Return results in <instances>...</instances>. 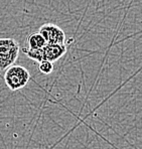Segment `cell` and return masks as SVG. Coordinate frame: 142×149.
Segmentation results:
<instances>
[{
	"instance_id": "1",
	"label": "cell",
	"mask_w": 142,
	"mask_h": 149,
	"mask_svg": "<svg viewBox=\"0 0 142 149\" xmlns=\"http://www.w3.org/2000/svg\"><path fill=\"white\" fill-rule=\"evenodd\" d=\"M31 79L30 74L24 67L12 65L5 70L4 82L11 91H18L24 88Z\"/></svg>"
},
{
	"instance_id": "2",
	"label": "cell",
	"mask_w": 142,
	"mask_h": 149,
	"mask_svg": "<svg viewBox=\"0 0 142 149\" xmlns=\"http://www.w3.org/2000/svg\"><path fill=\"white\" fill-rule=\"evenodd\" d=\"M20 47L15 39L0 38V71H5L14 65L18 58Z\"/></svg>"
},
{
	"instance_id": "3",
	"label": "cell",
	"mask_w": 142,
	"mask_h": 149,
	"mask_svg": "<svg viewBox=\"0 0 142 149\" xmlns=\"http://www.w3.org/2000/svg\"><path fill=\"white\" fill-rule=\"evenodd\" d=\"M38 32L42 36L47 43H65V31L60 26L52 23L41 25Z\"/></svg>"
},
{
	"instance_id": "4",
	"label": "cell",
	"mask_w": 142,
	"mask_h": 149,
	"mask_svg": "<svg viewBox=\"0 0 142 149\" xmlns=\"http://www.w3.org/2000/svg\"><path fill=\"white\" fill-rule=\"evenodd\" d=\"M43 60L54 63L58 61L67 52L65 43H47L42 47Z\"/></svg>"
},
{
	"instance_id": "5",
	"label": "cell",
	"mask_w": 142,
	"mask_h": 149,
	"mask_svg": "<svg viewBox=\"0 0 142 149\" xmlns=\"http://www.w3.org/2000/svg\"><path fill=\"white\" fill-rule=\"evenodd\" d=\"M26 42L28 43V47L29 49H42L47 42H45V38L42 37L39 32H32L26 38Z\"/></svg>"
},
{
	"instance_id": "6",
	"label": "cell",
	"mask_w": 142,
	"mask_h": 149,
	"mask_svg": "<svg viewBox=\"0 0 142 149\" xmlns=\"http://www.w3.org/2000/svg\"><path fill=\"white\" fill-rule=\"evenodd\" d=\"M21 52L25 54L27 58H29L30 60H33L38 63H40L42 62L43 60V52H42V49H29V47H23L21 49Z\"/></svg>"
},
{
	"instance_id": "7",
	"label": "cell",
	"mask_w": 142,
	"mask_h": 149,
	"mask_svg": "<svg viewBox=\"0 0 142 149\" xmlns=\"http://www.w3.org/2000/svg\"><path fill=\"white\" fill-rule=\"evenodd\" d=\"M38 63V70L41 74H49L54 72V63H51L49 61H42Z\"/></svg>"
}]
</instances>
